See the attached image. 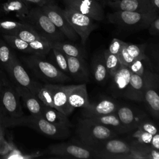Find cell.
Returning a JSON list of instances; mask_svg holds the SVG:
<instances>
[{"label":"cell","instance_id":"8992f818","mask_svg":"<svg viewBox=\"0 0 159 159\" xmlns=\"http://www.w3.org/2000/svg\"><path fill=\"white\" fill-rule=\"evenodd\" d=\"M24 22L31 25L39 34L50 42L64 41L66 38L39 6L29 10Z\"/></svg>","mask_w":159,"mask_h":159},{"label":"cell","instance_id":"30bf717a","mask_svg":"<svg viewBox=\"0 0 159 159\" xmlns=\"http://www.w3.org/2000/svg\"><path fill=\"white\" fill-rule=\"evenodd\" d=\"M144 101L151 115L159 120V73L149 71L144 76Z\"/></svg>","mask_w":159,"mask_h":159},{"label":"cell","instance_id":"5bb4252c","mask_svg":"<svg viewBox=\"0 0 159 159\" xmlns=\"http://www.w3.org/2000/svg\"><path fill=\"white\" fill-rule=\"evenodd\" d=\"M116 113L128 133L137 129L140 123L147 119L142 111L125 105H119Z\"/></svg>","mask_w":159,"mask_h":159},{"label":"cell","instance_id":"816d5d0a","mask_svg":"<svg viewBox=\"0 0 159 159\" xmlns=\"http://www.w3.org/2000/svg\"><path fill=\"white\" fill-rule=\"evenodd\" d=\"M106 1H114V0H105Z\"/></svg>","mask_w":159,"mask_h":159},{"label":"cell","instance_id":"3957f363","mask_svg":"<svg viewBox=\"0 0 159 159\" xmlns=\"http://www.w3.org/2000/svg\"><path fill=\"white\" fill-rule=\"evenodd\" d=\"M158 14L157 12L114 11L107 14V19L111 24L122 30L137 31L148 29Z\"/></svg>","mask_w":159,"mask_h":159},{"label":"cell","instance_id":"ab89813d","mask_svg":"<svg viewBox=\"0 0 159 159\" xmlns=\"http://www.w3.org/2000/svg\"><path fill=\"white\" fill-rule=\"evenodd\" d=\"M53 55L57 66L63 73L68 75V61L66 55L59 51L58 50L52 48Z\"/></svg>","mask_w":159,"mask_h":159},{"label":"cell","instance_id":"ee69618b","mask_svg":"<svg viewBox=\"0 0 159 159\" xmlns=\"http://www.w3.org/2000/svg\"><path fill=\"white\" fill-rule=\"evenodd\" d=\"M145 159H159V150L152 147H147L144 149Z\"/></svg>","mask_w":159,"mask_h":159},{"label":"cell","instance_id":"ba28073f","mask_svg":"<svg viewBox=\"0 0 159 159\" xmlns=\"http://www.w3.org/2000/svg\"><path fill=\"white\" fill-rule=\"evenodd\" d=\"M129 141L111 138L93 148L96 159H127L134 148Z\"/></svg>","mask_w":159,"mask_h":159},{"label":"cell","instance_id":"e575fe53","mask_svg":"<svg viewBox=\"0 0 159 159\" xmlns=\"http://www.w3.org/2000/svg\"><path fill=\"white\" fill-rule=\"evenodd\" d=\"M11 144V147L9 150L4 155H2V158L5 159H32L36 157H39L43 155L41 152H37L33 153H24L20 150H19L16 146L12 143Z\"/></svg>","mask_w":159,"mask_h":159},{"label":"cell","instance_id":"9c48e42d","mask_svg":"<svg viewBox=\"0 0 159 159\" xmlns=\"http://www.w3.org/2000/svg\"><path fill=\"white\" fill-rule=\"evenodd\" d=\"M64 14L68 21L78 34L81 44L84 46L91 33L98 27L94 20L71 7L65 6Z\"/></svg>","mask_w":159,"mask_h":159},{"label":"cell","instance_id":"ac0fdd59","mask_svg":"<svg viewBox=\"0 0 159 159\" xmlns=\"http://www.w3.org/2000/svg\"><path fill=\"white\" fill-rule=\"evenodd\" d=\"M46 85L52 92L54 107L66 116H70L74 109L69 104L66 85L54 83H46Z\"/></svg>","mask_w":159,"mask_h":159},{"label":"cell","instance_id":"1f68e13d","mask_svg":"<svg viewBox=\"0 0 159 159\" xmlns=\"http://www.w3.org/2000/svg\"><path fill=\"white\" fill-rule=\"evenodd\" d=\"M14 35L19 37L20 39H22L23 40L28 43L34 42L36 40L40 39L44 37L42 35H41L40 34H39L33 28V27L27 22H26L25 25L22 28L20 29Z\"/></svg>","mask_w":159,"mask_h":159},{"label":"cell","instance_id":"83f0119b","mask_svg":"<svg viewBox=\"0 0 159 159\" xmlns=\"http://www.w3.org/2000/svg\"><path fill=\"white\" fill-rule=\"evenodd\" d=\"M52 48H56L64 53L65 55L85 58L86 55L82 49L76 45L64 41L50 42Z\"/></svg>","mask_w":159,"mask_h":159},{"label":"cell","instance_id":"f1b7e54d","mask_svg":"<svg viewBox=\"0 0 159 159\" xmlns=\"http://www.w3.org/2000/svg\"><path fill=\"white\" fill-rule=\"evenodd\" d=\"M131 132L129 139L130 143L140 148L151 147L150 143L153 137L152 134L139 129H136Z\"/></svg>","mask_w":159,"mask_h":159},{"label":"cell","instance_id":"52a82bcc","mask_svg":"<svg viewBox=\"0 0 159 159\" xmlns=\"http://www.w3.org/2000/svg\"><path fill=\"white\" fill-rule=\"evenodd\" d=\"M47 152L53 157L60 158L96 159L94 151L77 140L53 143L48 147Z\"/></svg>","mask_w":159,"mask_h":159},{"label":"cell","instance_id":"b9f144b4","mask_svg":"<svg viewBox=\"0 0 159 159\" xmlns=\"http://www.w3.org/2000/svg\"><path fill=\"white\" fill-rule=\"evenodd\" d=\"M125 43V42H123L122 40H121L119 39L113 38L109 46L108 49H107V50L111 53L118 55L119 53H120V52L121 51Z\"/></svg>","mask_w":159,"mask_h":159},{"label":"cell","instance_id":"7402d4cb","mask_svg":"<svg viewBox=\"0 0 159 159\" xmlns=\"http://www.w3.org/2000/svg\"><path fill=\"white\" fill-rule=\"evenodd\" d=\"M145 79L137 74L131 73V76L124 98L137 102L144 101Z\"/></svg>","mask_w":159,"mask_h":159},{"label":"cell","instance_id":"4316f807","mask_svg":"<svg viewBox=\"0 0 159 159\" xmlns=\"http://www.w3.org/2000/svg\"><path fill=\"white\" fill-rule=\"evenodd\" d=\"M89 119L113 129L117 134H124L128 133L127 130L123 125L116 113L90 117Z\"/></svg>","mask_w":159,"mask_h":159},{"label":"cell","instance_id":"4fadbf2b","mask_svg":"<svg viewBox=\"0 0 159 159\" xmlns=\"http://www.w3.org/2000/svg\"><path fill=\"white\" fill-rule=\"evenodd\" d=\"M65 6L71 7L96 21L103 20L104 11L97 0H63Z\"/></svg>","mask_w":159,"mask_h":159},{"label":"cell","instance_id":"74e56055","mask_svg":"<svg viewBox=\"0 0 159 159\" xmlns=\"http://www.w3.org/2000/svg\"><path fill=\"white\" fill-rule=\"evenodd\" d=\"M104 54L105 63L109 76V78H111L119 68L120 65V61L117 55L111 53L107 50H105L104 51Z\"/></svg>","mask_w":159,"mask_h":159},{"label":"cell","instance_id":"6da1fadb","mask_svg":"<svg viewBox=\"0 0 159 159\" xmlns=\"http://www.w3.org/2000/svg\"><path fill=\"white\" fill-rule=\"evenodd\" d=\"M5 127L23 126L31 128L38 132L56 140L68 138L71 134L70 127L53 124L40 115L32 114L19 117H10L5 115L2 120Z\"/></svg>","mask_w":159,"mask_h":159},{"label":"cell","instance_id":"d4e9b609","mask_svg":"<svg viewBox=\"0 0 159 159\" xmlns=\"http://www.w3.org/2000/svg\"><path fill=\"white\" fill-rule=\"evenodd\" d=\"M0 8L5 14L15 13L22 22L25 21L30 10L27 4L21 0H6L1 4Z\"/></svg>","mask_w":159,"mask_h":159},{"label":"cell","instance_id":"d6a6232c","mask_svg":"<svg viewBox=\"0 0 159 159\" xmlns=\"http://www.w3.org/2000/svg\"><path fill=\"white\" fill-rule=\"evenodd\" d=\"M14 53L10 49L7 43L0 39V69L6 71L11 61Z\"/></svg>","mask_w":159,"mask_h":159},{"label":"cell","instance_id":"f35d334b","mask_svg":"<svg viewBox=\"0 0 159 159\" xmlns=\"http://www.w3.org/2000/svg\"><path fill=\"white\" fill-rule=\"evenodd\" d=\"M35 96L44 105L54 107L52 92L46 84H41L40 85L37 90Z\"/></svg>","mask_w":159,"mask_h":159},{"label":"cell","instance_id":"44dd1931","mask_svg":"<svg viewBox=\"0 0 159 159\" xmlns=\"http://www.w3.org/2000/svg\"><path fill=\"white\" fill-rule=\"evenodd\" d=\"M145 44H134L125 42L118 55L120 63L129 66L135 60L146 57L145 53Z\"/></svg>","mask_w":159,"mask_h":159},{"label":"cell","instance_id":"f907efd6","mask_svg":"<svg viewBox=\"0 0 159 159\" xmlns=\"http://www.w3.org/2000/svg\"><path fill=\"white\" fill-rule=\"evenodd\" d=\"M5 115H6V114L4 112V111H2L1 107L0 106V124H2V119H3V117H4Z\"/></svg>","mask_w":159,"mask_h":159},{"label":"cell","instance_id":"db71d44e","mask_svg":"<svg viewBox=\"0 0 159 159\" xmlns=\"http://www.w3.org/2000/svg\"><path fill=\"white\" fill-rule=\"evenodd\" d=\"M1 8H0V12H1Z\"/></svg>","mask_w":159,"mask_h":159},{"label":"cell","instance_id":"4dcf8cb0","mask_svg":"<svg viewBox=\"0 0 159 159\" xmlns=\"http://www.w3.org/2000/svg\"><path fill=\"white\" fill-rule=\"evenodd\" d=\"M5 42L13 48L19 51L33 54V51L29 45V43L23 40L16 35H2Z\"/></svg>","mask_w":159,"mask_h":159},{"label":"cell","instance_id":"484cf974","mask_svg":"<svg viewBox=\"0 0 159 159\" xmlns=\"http://www.w3.org/2000/svg\"><path fill=\"white\" fill-rule=\"evenodd\" d=\"M41 116L53 124L72 127V124L69 120L68 116L54 107H49L43 104Z\"/></svg>","mask_w":159,"mask_h":159},{"label":"cell","instance_id":"2e32d148","mask_svg":"<svg viewBox=\"0 0 159 159\" xmlns=\"http://www.w3.org/2000/svg\"><path fill=\"white\" fill-rule=\"evenodd\" d=\"M119 104L112 99L106 98L90 103L88 106L81 108L83 117L90 118L116 113Z\"/></svg>","mask_w":159,"mask_h":159},{"label":"cell","instance_id":"8fae6325","mask_svg":"<svg viewBox=\"0 0 159 159\" xmlns=\"http://www.w3.org/2000/svg\"><path fill=\"white\" fill-rule=\"evenodd\" d=\"M41 8L66 38L72 41L78 40L80 37L66 18L63 9L55 3L44 5Z\"/></svg>","mask_w":159,"mask_h":159},{"label":"cell","instance_id":"7c38bea8","mask_svg":"<svg viewBox=\"0 0 159 159\" xmlns=\"http://www.w3.org/2000/svg\"><path fill=\"white\" fill-rule=\"evenodd\" d=\"M5 71L15 85L24 86L35 95L37 90L41 83L30 77L15 55Z\"/></svg>","mask_w":159,"mask_h":159},{"label":"cell","instance_id":"8d00e7d4","mask_svg":"<svg viewBox=\"0 0 159 159\" xmlns=\"http://www.w3.org/2000/svg\"><path fill=\"white\" fill-rule=\"evenodd\" d=\"M25 22H17L14 20H1L0 32L4 35H14L21 28L25 25Z\"/></svg>","mask_w":159,"mask_h":159},{"label":"cell","instance_id":"cb8c5ba5","mask_svg":"<svg viewBox=\"0 0 159 159\" xmlns=\"http://www.w3.org/2000/svg\"><path fill=\"white\" fill-rule=\"evenodd\" d=\"M91 71L94 80L98 84L104 85L109 78L105 63L104 52L97 53L91 60Z\"/></svg>","mask_w":159,"mask_h":159},{"label":"cell","instance_id":"7dc6e473","mask_svg":"<svg viewBox=\"0 0 159 159\" xmlns=\"http://www.w3.org/2000/svg\"><path fill=\"white\" fill-rule=\"evenodd\" d=\"M150 147L155 150H159V131L153 135Z\"/></svg>","mask_w":159,"mask_h":159},{"label":"cell","instance_id":"d6986e66","mask_svg":"<svg viewBox=\"0 0 159 159\" xmlns=\"http://www.w3.org/2000/svg\"><path fill=\"white\" fill-rule=\"evenodd\" d=\"M66 88L68 102L72 109L83 108L90 104L85 83L78 84L66 85Z\"/></svg>","mask_w":159,"mask_h":159},{"label":"cell","instance_id":"5b68a950","mask_svg":"<svg viewBox=\"0 0 159 159\" xmlns=\"http://www.w3.org/2000/svg\"><path fill=\"white\" fill-rule=\"evenodd\" d=\"M0 106L10 117L24 115L20 102V96L16 85L11 81L6 72L0 69Z\"/></svg>","mask_w":159,"mask_h":159},{"label":"cell","instance_id":"f546056e","mask_svg":"<svg viewBox=\"0 0 159 159\" xmlns=\"http://www.w3.org/2000/svg\"><path fill=\"white\" fill-rule=\"evenodd\" d=\"M128 66L132 73L142 77H144L145 74L149 71L154 70L147 55L145 57L135 60Z\"/></svg>","mask_w":159,"mask_h":159},{"label":"cell","instance_id":"bcb514c9","mask_svg":"<svg viewBox=\"0 0 159 159\" xmlns=\"http://www.w3.org/2000/svg\"><path fill=\"white\" fill-rule=\"evenodd\" d=\"M11 144L5 139L0 140V155L5 154L10 148Z\"/></svg>","mask_w":159,"mask_h":159},{"label":"cell","instance_id":"ffe728a7","mask_svg":"<svg viewBox=\"0 0 159 159\" xmlns=\"http://www.w3.org/2000/svg\"><path fill=\"white\" fill-rule=\"evenodd\" d=\"M68 61V75L78 82H88L89 73L84 58L66 55Z\"/></svg>","mask_w":159,"mask_h":159},{"label":"cell","instance_id":"9a60e30c","mask_svg":"<svg viewBox=\"0 0 159 159\" xmlns=\"http://www.w3.org/2000/svg\"><path fill=\"white\" fill-rule=\"evenodd\" d=\"M106 3L114 11L157 12L152 0H114L106 1Z\"/></svg>","mask_w":159,"mask_h":159},{"label":"cell","instance_id":"7bdbcfd3","mask_svg":"<svg viewBox=\"0 0 159 159\" xmlns=\"http://www.w3.org/2000/svg\"><path fill=\"white\" fill-rule=\"evenodd\" d=\"M148 29L150 35L159 36V14L152 21Z\"/></svg>","mask_w":159,"mask_h":159},{"label":"cell","instance_id":"681fc988","mask_svg":"<svg viewBox=\"0 0 159 159\" xmlns=\"http://www.w3.org/2000/svg\"><path fill=\"white\" fill-rule=\"evenodd\" d=\"M155 8L156 9L158 14H159V0H152Z\"/></svg>","mask_w":159,"mask_h":159},{"label":"cell","instance_id":"f6af8a7d","mask_svg":"<svg viewBox=\"0 0 159 159\" xmlns=\"http://www.w3.org/2000/svg\"><path fill=\"white\" fill-rule=\"evenodd\" d=\"M21 1H24L27 4H29V3L34 4L36 6H39L40 7H42L46 4L55 3V0H21Z\"/></svg>","mask_w":159,"mask_h":159},{"label":"cell","instance_id":"c3c4849f","mask_svg":"<svg viewBox=\"0 0 159 159\" xmlns=\"http://www.w3.org/2000/svg\"><path fill=\"white\" fill-rule=\"evenodd\" d=\"M5 127L0 124V140H4V133H5Z\"/></svg>","mask_w":159,"mask_h":159},{"label":"cell","instance_id":"7a4b0ae2","mask_svg":"<svg viewBox=\"0 0 159 159\" xmlns=\"http://www.w3.org/2000/svg\"><path fill=\"white\" fill-rule=\"evenodd\" d=\"M75 133L77 141L91 149L118 134L113 129L84 117L79 119Z\"/></svg>","mask_w":159,"mask_h":159},{"label":"cell","instance_id":"e0dca14e","mask_svg":"<svg viewBox=\"0 0 159 159\" xmlns=\"http://www.w3.org/2000/svg\"><path fill=\"white\" fill-rule=\"evenodd\" d=\"M131 73L128 66L120 63L119 68L111 78L109 91L114 97L124 96L130 81Z\"/></svg>","mask_w":159,"mask_h":159},{"label":"cell","instance_id":"d590c367","mask_svg":"<svg viewBox=\"0 0 159 159\" xmlns=\"http://www.w3.org/2000/svg\"><path fill=\"white\" fill-rule=\"evenodd\" d=\"M145 53L153 69L159 73V43L146 45Z\"/></svg>","mask_w":159,"mask_h":159},{"label":"cell","instance_id":"f5cc1de1","mask_svg":"<svg viewBox=\"0 0 159 159\" xmlns=\"http://www.w3.org/2000/svg\"><path fill=\"white\" fill-rule=\"evenodd\" d=\"M3 1V0H0V1Z\"/></svg>","mask_w":159,"mask_h":159},{"label":"cell","instance_id":"277c9868","mask_svg":"<svg viewBox=\"0 0 159 159\" xmlns=\"http://www.w3.org/2000/svg\"><path fill=\"white\" fill-rule=\"evenodd\" d=\"M29 69L42 80L49 83H63L70 81L71 77L61 71L57 66L44 58V57L32 54L24 58Z\"/></svg>","mask_w":159,"mask_h":159},{"label":"cell","instance_id":"836d02e7","mask_svg":"<svg viewBox=\"0 0 159 159\" xmlns=\"http://www.w3.org/2000/svg\"><path fill=\"white\" fill-rule=\"evenodd\" d=\"M29 45L33 51V54L45 57L52 50L50 42L43 37L30 42Z\"/></svg>","mask_w":159,"mask_h":159},{"label":"cell","instance_id":"603a6c76","mask_svg":"<svg viewBox=\"0 0 159 159\" xmlns=\"http://www.w3.org/2000/svg\"><path fill=\"white\" fill-rule=\"evenodd\" d=\"M16 88L26 108L30 114L41 116L43 103L38 98L24 86L16 85Z\"/></svg>","mask_w":159,"mask_h":159},{"label":"cell","instance_id":"60d3db41","mask_svg":"<svg viewBox=\"0 0 159 159\" xmlns=\"http://www.w3.org/2000/svg\"><path fill=\"white\" fill-rule=\"evenodd\" d=\"M137 129L148 132L152 135H153L159 131L158 127L152 121L150 120L147 118L140 123Z\"/></svg>","mask_w":159,"mask_h":159}]
</instances>
